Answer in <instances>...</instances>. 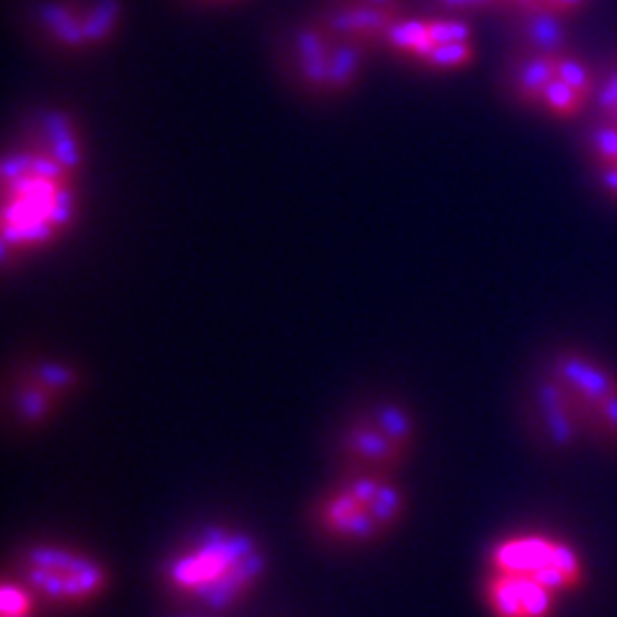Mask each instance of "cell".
I'll return each instance as SVG.
<instances>
[{
    "mask_svg": "<svg viewBox=\"0 0 617 617\" xmlns=\"http://www.w3.org/2000/svg\"><path fill=\"white\" fill-rule=\"evenodd\" d=\"M268 571V558L242 530L206 528L165 564V584L209 612L242 602Z\"/></svg>",
    "mask_w": 617,
    "mask_h": 617,
    "instance_id": "6da1fadb",
    "label": "cell"
},
{
    "mask_svg": "<svg viewBox=\"0 0 617 617\" xmlns=\"http://www.w3.org/2000/svg\"><path fill=\"white\" fill-rule=\"evenodd\" d=\"M404 515V492L391 474L350 471L317 507V525L342 543H368L394 528Z\"/></svg>",
    "mask_w": 617,
    "mask_h": 617,
    "instance_id": "7a4b0ae2",
    "label": "cell"
},
{
    "mask_svg": "<svg viewBox=\"0 0 617 617\" xmlns=\"http://www.w3.org/2000/svg\"><path fill=\"white\" fill-rule=\"evenodd\" d=\"M18 582L39 600L75 607L106 592L108 571L90 553L39 543L18 558Z\"/></svg>",
    "mask_w": 617,
    "mask_h": 617,
    "instance_id": "3957f363",
    "label": "cell"
},
{
    "mask_svg": "<svg viewBox=\"0 0 617 617\" xmlns=\"http://www.w3.org/2000/svg\"><path fill=\"white\" fill-rule=\"evenodd\" d=\"M489 571L528 576L558 597L576 592L587 576L574 546L543 533H517L499 540L489 553Z\"/></svg>",
    "mask_w": 617,
    "mask_h": 617,
    "instance_id": "277c9868",
    "label": "cell"
},
{
    "mask_svg": "<svg viewBox=\"0 0 617 617\" xmlns=\"http://www.w3.org/2000/svg\"><path fill=\"white\" fill-rule=\"evenodd\" d=\"M337 36L312 16L278 29L273 36V60L283 80L304 98L330 101V60Z\"/></svg>",
    "mask_w": 617,
    "mask_h": 617,
    "instance_id": "5b68a950",
    "label": "cell"
},
{
    "mask_svg": "<svg viewBox=\"0 0 617 617\" xmlns=\"http://www.w3.org/2000/svg\"><path fill=\"white\" fill-rule=\"evenodd\" d=\"M525 414L528 427L535 438L546 448L569 453L576 445L587 440L576 404L566 386L551 376L546 368H540L530 378L525 389Z\"/></svg>",
    "mask_w": 617,
    "mask_h": 617,
    "instance_id": "8992f818",
    "label": "cell"
},
{
    "mask_svg": "<svg viewBox=\"0 0 617 617\" xmlns=\"http://www.w3.org/2000/svg\"><path fill=\"white\" fill-rule=\"evenodd\" d=\"M540 368H546L556 381L566 386L582 420L589 440V422L597 404L617 391V371L602 363L600 358L584 353L579 348H556L540 360Z\"/></svg>",
    "mask_w": 617,
    "mask_h": 617,
    "instance_id": "52a82bcc",
    "label": "cell"
},
{
    "mask_svg": "<svg viewBox=\"0 0 617 617\" xmlns=\"http://www.w3.org/2000/svg\"><path fill=\"white\" fill-rule=\"evenodd\" d=\"M337 448L350 463V471H381V474H391L412 453L360 409L350 414L348 422L342 425Z\"/></svg>",
    "mask_w": 617,
    "mask_h": 617,
    "instance_id": "ba28073f",
    "label": "cell"
},
{
    "mask_svg": "<svg viewBox=\"0 0 617 617\" xmlns=\"http://www.w3.org/2000/svg\"><path fill=\"white\" fill-rule=\"evenodd\" d=\"M85 3L88 0H39L29 16L36 39L60 54L93 52Z\"/></svg>",
    "mask_w": 617,
    "mask_h": 617,
    "instance_id": "9c48e42d",
    "label": "cell"
},
{
    "mask_svg": "<svg viewBox=\"0 0 617 617\" xmlns=\"http://www.w3.org/2000/svg\"><path fill=\"white\" fill-rule=\"evenodd\" d=\"M309 16L337 39L366 44L376 52L399 13L381 11L366 3H348V0H319Z\"/></svg>",
    "mask_w": 617,
    "mask_h": 617,
    "instance_id": "30bf717a",
    "label": "cell"
},
{
    "mask_svg": "<svg viewBox=\"0 0 617 617\" xmlns=\"http://www.w3.org/2000/svg\"><path fill=\"white\" fill-rule=\"evenodd\" d=\"M484 600L492 617H553L558 594L528 576L489 571Z\"/></svg>",
    "mask_w": 617,
    "mask_h": 617,
    "instance_id": "8fae6325",
    "label": "cell"
},
{
    "mask_svg": "<svg viewBox=\"0 0 617 617\" xmlns=\"http://www.w3.org/2000/svg\"><path fill=\"white\" fill-rule=\"evenodd\" d=\"M26 150L57 160L75 178L85 168V142L78 121L60 108H44L26 126Z\"/></svg>",
    "mask_w": 617,
    "mask_h": 617,
    "instance_id": "7c38bea8",
    "label": "cell"
},
{
    "mask_svg": "<svg viewBox=\"0 0 617 617\" xmlns=\"http://www.w3.org/2000/svg\"><path fill=\"white\" fill-rule=\"evenodd\" d=\"M561 54H535L512 49L504 57L497 75V88L504 98L520 108L538 111L540 96L558 72Z\"/></svg>",
    "mask_w": 617,
    "mask_h": 617,
    "instance_id": "4fadbf2b",
    "label": "cell"
},
{
    "mask_svg": "<svg viewBox=\"0 0 617 617\" xmlns=\"http://www.w3.org/2000/svg\"><path fill=\"white\" fill-rule=\"evenodd\" d=\"M510 47L535 54H564L571 47V21L548 8L507 16Z\"/></svg>",
    "mask_w": 617,
    "mask_h": 617,
    "instance_id": "5bb4252c",
    "label": "cell"
},
{
    "mask_svg": "<svg viewBox=\"0 0 617 617\" xmlns=\"http://www.w3.org/2000/svg\"><path fill=\"white\" fill-rule=\"evenodd\" d=\"M6 402L8 412L21 430H39L57 417L65 399L11 368L6 381Z\"/></svg>",
    "mask_w": 617,
    "mask_h": 617,
    "instance_id": "9a60e30c",
    "label": "cell"
},
{
    "mask_svg": "<svg viewBox=\"0 0 617 617\" xmlns=\"http://www.w3.org/2000/svg\"><path fill=\"white\" fill-rule=\"evenodd\" d=\"M13 371L21 376L31 378L47 391L57 394L60 399H70V396L80 394L85 386V371L67 358H57V355H39V353H24L16 358Z\"/></svg>",
    "mask_w": 617,
    "mask_h": 617,
    "instance_id": "2e32d148",
    "label": "cell"
},
{
    "mask_svg": "<svg viewBox=\"0 0 617 617\" xmlns=\"http://www.w3.org/2000/svg\"><path fill=\"white\" fill-rule=\"evenodd\" d=\"M371 54L373 49L366 47V44L337 39L330 60V101L348 96L358 88V83L366 75Z\"/></svg>",
    "mask_w": 617,
    "mask_h": 617,
    "instance_id": "e0dca14e",
    "label": "cell"
},
{
    "mask_svg": "<svg viewBox=\"0 0 617 617\" xmlns=\"http://www.w3.org/2000/svg\"><path fill=\"white\" fill-rule=\"evenodd\" d=\"M430 44V16L402 13V16L394 18V24L386 31L381 49L394 54L396 60L414 62V65H417V60L430 49Z\"/></svg>",
    "mask_w": 617,
    "mask_h": 617,
    "instance_id": "ac0fdd59",
    "label": "cell"
},
{
    "mask_svg": "<svg viewBox=\"0 0 617 617\" xmlns=\"http://www.w3.org/2000/svg\"><path fill=\"white\" fill-rule=\"evenodd\" d=\"M587 106H592L589 98H584L579 90L571 88L561 78H553L548 88L543 90V96H540L538 111H543V114L556 121H574L576 116L584 114Z\"/></svg>",
    "mask_w": 617,
    "mask_h": 617,
    "instance_id": "d6986e66",
    "label": "cell"
},
{
    "mask_svg": "<svg viewBox=\"0 0 617 617\" xmlns=\"http://www.w3.org/2000/svg\"><path fill=\"white\" fill-rule=\"evenodd\" d=\"M584 155L589 168H605L617 162V124L594 116L592 124L584 132Z\"/></svg>",
    "mask_w": 617,
    "mask_h": 617,
    "instance_id": "ffe728a7",
    "label": "cell"
},
{
    "mask_svg": "<svg viewBox=\"0 0 617 617\" xmlns=\"http://www.w3.org/2000/svg\"><path fill=\"white\" fill-rule=\"evenodd\" d=\"M476 62V42H453V44H432L417 67L430 72H458Z\"/></svg>",
    "mask_w": 617,
    "mask_h": 617,
    "instance_id": "44dd1931",
    "label": "cell"
},
{
    "mask_svg": "<svg viewBox=\"0 0 617 617\" xmlns=\"http://www.w3.org/2000/svg\"><path fill=\"white\" fill-rule=\"evenodd\" d=\"M556 78L569 83L571 88L579 90V93H582L584 98H589V103H592L594 88H597V67H594L592 62H587L576 52H564L558 57Z\"/></svg>",
    "mask_w": 617,
    "mask_h": 617,
    "instance_id": "7402d4cb",
    "label": "cell"
},
{
    "mask_svg": "<svg viewBox=\"0 0 617 617\" xmlns=\"http://www.w3.org/2000/svg\"><path fill=\"white\" fill-rule=\"evenodd\" d=\"M589 440L607 450H617V391L597 404L589 422Z\"/></svg>",
    "mask_w": 617,
    "mask_h": 617,
    "instance_id": "603a6c76",
    "label": "cell"
},
{
    "mask_svg": "<svg viewBox=\"0 0 617 617\" xmlns=\"http://www.w3.org/2000/svg\"><path fill=\"white\" fill-rule=\"evenodd\" d=\"M34 610V594L24 582L8 579L0 592V617H31Z\"/></svg>",
    "mask_w": 617,
    "mask_h": 617,
    "instance_id": "cb8c5ba5",
    "label": "cell"
},
{
    "mask_svg": "<svg viewBox=\"0 0 617 617\" xmlns=\"http://www.w3.org/2000/svg\"><path fill=\"white\" fill-rule=\"evenodd\" d=\"M425 3L438 13H448V16L497 11V0H425Z\"/></svg>",
    "mask_w": 617,
    "mask_h": 617,
    "instance_id": "d4e9b609",
    "label": "cell"
},
{
    "mask_svg": "<svg viewBox=\"0 0 617 617\" xmlns=\"http://www.w3.org/2000/svg\"><path fill=\"white\" fill-rule=\"evenodd\" d=\"M589 3H592V0H543V8H548V11L574 21V18L579 16V13H582Z\"/></svg>",
    "mask_w": 617,
    "mask_h": 617,
    "instance_id": "484cf974",
    "label": "cell"
},
{
    "mask_svg": "<svg viewBox=\"0 0 617 617\" xmlns=\"http://www.w3.org/2000/svg\"><path fill=\"white\" fill-rule=\"evenodd\" d=\"M592 173L594 180H597V186L617 201V162L615 165H605V168H594Z\"/></svg>",
    "mask_w": 617,
    "mask_h": 617,
    "instance_id": "4316f807",
    "label": "cell"
},
{
    "mask_svg": "<svg viewBox=\"0 0 617 617\" xmlns=\"http://www.w3.org/2000/svg\"><path fill=\"white\" fill-rule=\"evenodd\" d=\"M535 8H543V0H502V3H499V11H502L504 16L535 11Z\"/></svg>",
    "mask_w": 617,
    "mask_h": 617,
    "instance_id": "83f0119b",
    "label": "cell"
},
{
    "mask_svg": "<svg viewBox=\"0 0 617 617\" xmlns=\"http://www.w3.org/2000/svg\"><path fill=\"white\" fill-rule=\"evenodd\" d=\"M348 3H366V6L373 8H381V11H389V13H409V3L407 0H348Z\"/></svg>",
    "mask_w": 617,
    "mask_h": 617,
    "instance_id": "f1b7e54d",
    "label": "cell"
},
{
    "mask_svg": "<svg viewBox=\"0 0 617 617\" xmlns=\"http://www.w3.org/2000/svg\"><path fill=\"white\" fill-rule=\"evenodd\" d=\"M188 3H196V6H237V3H247V0H188Z\"/></svg>",
    "mask_w": 617,
    "mask_h": 617,
    "instance_id": "f546056e",
    "label": "cell"
},
{
    "mask_svg": "<svg viewBox=\"0 0 617 617\" xmlns=\"http://www.w3.org/2000/svg\"><path fill=\"white\" fill-rule=\"evenodd\" d=\"M597 119H607V121H612V124H617V108H615V111H612L610 116H597Z\"/></svg>",
    "mask_w": 617,
    "mask_h": 617,
    "instance_id": "4dcf8cb0",
    "label": "cell"
},
{
    "mask_svg": "<svg viewBox=\"0 0 617 617\" xmlns=\"http://www.w3.org/2000/svg\"><path fill=\"white\" fill-rule=\"evenodd\" d=\"M610 62H612V65L617 67V54H612V57H610Z\"/></svg>",
    "mask_w": 617,
    "mask_h": 617,
    "instance_id": "1f68e13d",
    "label": "cell"
}]
</instances>
